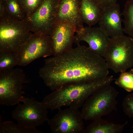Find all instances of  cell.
I'll return each instance as SVG.
<instances>
[{
	"mask_svg": "<svg viewBox=\"0 0 133 133\" xmlns=\"http://www.w3.org/2000/svg\"><path fill=\"white\" fill-rule=\"evenodd\" d=\"M122 15L120 5L117 3L103 8L98 22L99 27L110 38L124 35Z\"/></svg>",
	"mask_w": 133,
	"mask_h": 133,
	"instance_id": "obj_13",
	"label": "cell"
},
{
	"mask_svg": "<svg viewBox=\"0 0 133 133\" xmlns=\"http://www.w3.org/2000/svg\"><path fill=\"white\" fill-rule=\"evenodd\" d=\"M17 54L18 65L23 66L38 58L52 55L51 37L32 33L20 47Z\"/></svg>",
	"mask_w": 133,
	"mask_h": 133,
	"instance_id": "obj_9",
	"label": "cell"
},
{
	"mask_svg": "<svg viewBox=\"0 0 133 133\" xmlns=\"http://www.w3.org/2000/svg\"><path fill=\"white\" fill-rule=\"evenodd\" d=\"M113 79V76L108 75L94 81L67 84L53 91L44 98L42 102L47 109L52 110L65 106L79 108L92 94L110 84Z\"/></svg>",
	"mask_w": 133,
	"mask_h": 133,
	"instance_id": "obj_2",
	"label": "cell"
},
{
	"mask_svg": "<svg viewBox=\"0 0 133 133\" xmlns=\"http://www.w3.org/2000/svg\"><path fill=\"white\" fill-rule=\"evenodd\" d=\"M12 113V118L25 127L36 128L47 121L48 109L34 98L24 97Z\"/></svg>",
	"mask_w": 133,
	"mask_h": 133,
	"instance_id": "obj_7",
	"label": "cell"
},
{
	"mask_svg": "<svg viewBox=\"0 0 133 133\" xmlns=\"http://www.w3.org/2000/svg\"><path fill=\"white\" fill-rule=\"evenodd\" d=\"M53 56L45 60L39 73L53 91L67 84L94 81L108 76L109 68L104 58L85 46L79 44Z\"/></svg>",
	"mask_w": 133,
	"mask_h": 133,
	"instance_id": "obj_1",
	"label": "cell"
},
{
	"mask_svg": "<svg viewBox=\"0 0 133 133\" xmlns=\"http://www.w3.org/2000/svg\"><path fill=\"white\" fill-rule=\"evenodd\" d=\"M0 2L3 5L5 18L26 21V14L18 0H0Z\"/></svg>",
	"mask_w": 133,
	"mask_h": 133,
	"instance_id": "obj_17",
	"label": "cell"
},
{
	"mask_svg": "<svg viewBox=\"0 0 133 133\" xmlns=\"http://www.w3.org/2000/svg\"><path fill=\"white\" fill-rule=\"evenodd\" d=\"M0 133H42L36 128L27 127L11 121L2 122L0 116Z\"/></svg>",
	"mask_w": 133,
	"mask_h": 133,
	"instance_id": "obj_18",
	"label": "cell"
},
{
	"mask_svg": "<svg viewBox=\"0 0 133 133\" xmlns=\"http://www.w3.org/2000/svg\"><path fill=\"white\" fill-rule=\"evenodd\" d=\"M115 83L128 92L133 91V69L121 73Z\"/></svg>",
	"mask_w": 133,
	"mask_h": 133,
	"instance_id": "obj_21",
	"label": "cell"
},
{
	"mask_svg": "<svg viewBox=\"0 0 133 133\" xmlns=\"http://www.w3.org/2000/svg\"><path fill=\"white\" fill-rule=\"evenodd\" d=\"M102 9L117 3V0H93Z\"/></svg>",
	"mask_w": 133,
	"mask_h": 133,
	"instance_id": "obj_24",
	"label": "cell"
},
{
	"mask_svg": "<svg viewBox=\"0 0 133 133\" xmlns=\"http://www.w3.org/2000/svg\"><path fill=\"white\" fill-rule=\"evenodd\" d=\"M59 0H44L25 21L33 33L50 36L56 23Z\"/></svg>",
	"mask_w": 133,
	"mask_h": 133,
	"instance_id": "obj_8",
	"label": "cell"
},
{
	"mask_svg": "<svg viewBox=\"0 0 133 133\" xmlns=\"http://www.w3.org/2000/svg\"><path fill=\"white\" fill-rule=\"evenodd\" d=\"M127 123L126 121L123 124L114 123L100 117L94 120L85 129L84 133H121Z\"/></svg>",
	"mask_w": 133,
	"mask_h": 133,
	"instance_id": "obj_16",
	"label": "cell"
},
{
	"mask_svg": "<svg viewBox=\"0 0 133 133\" xmlns=\"http://www.w3.org/2000/svg\"><path fill=\"white\" fill-rule=\"evenodd\" d=\"M122 15L124 17L123 20L124 32L133 39V0H128L126 2Z\"/></svg>",
	"mask_w": 133,
	"mask_h": 133,
	"instance_id": "obj_19",
	"label": "cell"
},
{
	"mask_svg": "<svg viewBox=\"0 0 133 133\" xmlns=\"http://www.w3.org/2000/svg\"><path fill=\"white\" fill-rule=\"evenodd\" d=\"M118 93L110 84L95 91L86 100L81 113L83 120H94L107 115L116 108Z\"/></svg>",
	"mask_w": 133,
	"mask_h": 133,
	"instance_id": "obj_4",
	"label": "cell"
},
{
	"mask_svg": "<svg viewBox=\"0 0 133 133\" xmlns=\"http://www.w3.org/2000/svg\"><path fill=\"white\" fill-rule=\"evenodd\" d=\"M81 0H59L56 23L61 21L69 22L76 30L84 27L80 15Z\"/></svg>",
	"mask_w": 133,
	"mask_h": 133,
	"instance_id": "obj_14",
	"label": "cell"
},
{
	"mask_svg": "<svg viewBox=\"0 0 133 133\" xmlns=\"http://www.w3.org/2000/svg\"><path fill=\"white\" fill-rule=\"evenodd\" d=\"M32 33L25 21L6 18L0 20V52L17 53Z\"/></svg>",
	"mask_w": 133,
	"mask_h": 133,
	"instance_id": "obj_5",
	"label": "cell"
},
{
	"mask_svg": "<svg viewBox=\"0 0 133 133\" xmlns=\"http://www.w3.org/2000/svg\"><path fill=\"white\" fill-rule=\"evenodd\" d=\"M18 0L26 14V18L33 14L44 0Z\"/></svg>",
	"mask_w": 133,
	"mask_h": 133,
	"instance_id": "obj_22",
	"label": "cell"
},
{
	"mask_svg": "<svg viewBox=\"0 0 133 133\" xmlns=\"http://www.w3.org/2000/svg\"><path fill=\"white\" fill-rule=\"evenodd\" d=\"M81 112L78 108L59 109L47 122L53 133H84L85 128Z\"/></svg>",
	"mask_w": 133,
	"mask_h": 133,
	"instance_id": "obj_10",
	"label": "cell"
},
{
	"mask_svg": "<svg viewBox=\"0 0 133 133\" xmlns=\"http://www.w3.org/2000/svg\"><path fill=\"white\" fill-rule=\"evenodd\" d=\"M17 53L11 51L0 52V70L13 68L18 65Z\"/></svg>",
	"mask_w": 133,
	"mask_h": 133,
	"instance_id": "obj_20",
	"label": "cell"
},
{
	"mask_svg": "<svg viewBox=\"0 0 133 133\" xmlns=\"http://www.w3.org/2000/svg\"><path fill=\"white\" fill-rule=\"evenodd\" d=\"M76 30L74 25L67 21L56 23L50 36L53 55H59L72 48Z\"/></svg>",
	"mask_w": 133,
	"mask_h": 133,
	"instance_id": "obj_11",
	"label": "cell"
},
{
	"mask_svg": "<svg viewBox=\"0 0 133 133\" xmlns=\"http://www.w3.org/2000/svg\"><path fill=\"white\" fill-rule=\"evenodd\" d=\"M76 33L74 43L78 45L85 41L92 51L103 56L110 37L100 27H84L77 30Z\"/></svg>",
	"mask_w": 133,
	"mask_h": 133,
	"instance_id": "obj_12",
	"label": "cell"
},
{
	"mask_svg": "<svg viewBox=\"0 0 133 133\" xmlns=\"http://www.w3.org/2000/svg\"><path fill=\"white\" fill-rule=\"evenodd\" d=\"M102 9L93 0H81L80 12L83 22L90 27L98 23Z\"/></svg>",
	"mask_w": 133,
	"mask_h": 133,
	"instance_id": "obj_15",
	"label": "cell"
},
{
	"mask_svg": "<svg viewBox=\"0 0 133 133\" xmlns=\"http://www.w3.org/2000/svg\"><path fill=\"white\" fill-rule=\"evenodd\" d=\"M103 57L115 73L126 71L133 66V39L124 35L110 37Z\"/></svg>",
	"mask_w": 133,
	"mask_h": 133,
	"instance_id": "obj_3",
	"label": "cell"
},
{
	"mask_svg": "<svg viewBox=\"0 0 133 133\" xmlns=\"http://www.w3.org/2000/svg\"><path fill=\"white\" fill-rule=\"evenodd\" d=\"M25 74L21 69L13 68L0 70V104L11 106L23 98L22 87Z\"/></svg>",
	"mask_w": 133,
	"mask_h": 133,
	"instance_id": "obj_6",
	"label": "cell"
},
{
	"mask_svg": "<svg viewBox=\"0 0 133 133\" xmlns=\"http://www.w3.org/2000/svg\"><path fill=\"white\" fill-rule=\"evenodd\" d=\"M122 106L125 114L129 117L133 118V93L128 94L125 97Z\"/></svg>",
	"mask_w": 133,
	"mask_h": 133,
	"instance_id": "obj_23",
	"label": "cell"
}]
</instances>
